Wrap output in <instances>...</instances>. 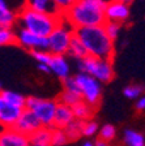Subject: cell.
I'll use <instances>...</instances> for the list:
<instances>
[{
  "mask_svg": "<svg viewBox=\"0 0 145 146\" xmlns=\"http://www.w3.org/2000/svg\"><path fill=\"white\" fill-rule=\"evenodd\" d=\"M106 5L107 0H77L63 17L72 25L73 29L102 26L106 22Z\"/></svg>",
  "mask_w": 145,
  "mask_h": 146,
  "instance_id": "6da1fadb",
  "label": "cell"
},
{
  "mask_svg": "<svg viewBox=\"0 0 145 146\" xmlns=\"http://www.w3.org/2000/svg\"><path fill=\"white\" fill-rule=\"evenodd\" d=\"M75 34L85 46L89 56L100 59H110L114 56V42L106 34L105 27L90 26L75 29Z\"/></svg>",
  "mask_w": 145,
  "mask_h": 146,
  "instance_id": "7a4b0ae2",
  "label": "cell"
},
{
  "mask_svg": "<svg viewBox=\"0 0 145 146\" xmlns=\"http://www.w3.org/2000/svg\"><path fill=\"white\" fill-rule=\"evenodd\" d=\"M61 17L63 16H52L35 12L24 5L21 11L17 13V24L20 25V27H24L37 35L47 38L59 25Z\"/></svg>",
  "mask_w": 145,
  "mask_h": 146,
  "instance_id": "3957f363",
  "label": "cell"
},
{
  "mask_svg": "<svg viewBox=\"0 0 145 146\" xmlns=\"http://www.w3.org/2000/svg\"><path fill=\"white\" fill-rule=\"evenodd\" d=\"M80 73H86L101 84H109L115 76L112 63L110 59H100L94 56H86L77 61Z\"/></svg>",
  "mask_w": 145,
  "mask_h": 146,
  "instance_id": "277c9868",
  "label": "cell"
},
{
  "mask_svg": "<svg viewBox=\"0 0 145 146\" xmlns=\"http://www.w3.org/2000/svg\"><path fill=\"white\" fill-rule=\"evenodd\" d=\"M73 35H75L73 26L64 17H61L59 25L47 36V51L51 55H67Z\"/></svg>",
  "mask_w": 145,
  "mask_h": 146,
  "instance_id": "5b68a950",
  "label": "cell"
},
{
  "mask_svg": "<svg viewBox=\"0 0 145 146\" xmlns=\"http://www.w3.org/2000/svg\"><path fill=\"white\" fill-rule=\"evenodd\" d=\"M25 108L31 111L37 119L39 120L42 127L52 128L54 125V117L57 108L56 99H47V98L38 97H27Z\"/></svg>",
  "mask_w": 145,
  "mask_h": 146,
  "instance_id": "8992f818",
  "label": "cell"
},
{
  "mask_svg": "<svg viewBox=\"0 0 145 146\" xmlns=\"http://www.w3.org/2000/svg\"><path fill=\"white\" fill-rule=\"evenodd\" d=\"M73 77H75L76 82H77L81 99L96 108L100 104L101 97H102L101 82H98L96 78H93L86 73H77Z\"/></svg>",
  "mask_w": 145,
  "mask_h": 146,
  "instance_id": "52a82bcc",
  "label": "cell"
},
{
  "mask_svg": "<svg viewBox=\"0 0 145 146\" xmlns=\"http://www.w3.org/2000/svg\"><path fill=\"white\" fill-rule=\"evenodd\" d=\"M16 33V44L21 46L22 48L27 50V51H47L48 43L47 38L37 34L31 33V31L26 30L24 27H18Z\"/></svg>",
  "mask_w": 145,
  "mask_h": 146,
  "instance_id": "ba28073f",
  "label": "cell"
},
{
  "mask_svg": "<svg viewBox=\"0 0 145 146\" xmlns=\"http://www.w3.org/2000/svg\"><path fill=\"white\" fill-rule=\"evenodd\" d=\"M24 110L11 104L0 95V128H13Z\"/></svg>",
  "mask_w": 145,
  "mask_h": 146,
  "instance_id": "9c48e42d",
  "label": "cell"
},
{
  "mask_svg": "<svg viewBox=\"0 0 145 146\" xmlns=\"http://www.w3.org/2000/svg\"><path fill=\"white\" fill-rule=\"evenodd\" d=\"M105 16L106 21L118 22V24L122 25L130 17V7H128V4L114 1V0H107Z\"/></svg>",
  "mask_w": 145,
  "mask_h": 146,
  "instance_id": "30bf717a",
  "label": "cell"
},
{
  "mask_svg": "<svg viewBox=\"0 0 145 146\" xmlns=\"http://www.w3.org/2000/svg\"><path fill=\"white\" fill-rule=\"evenodd\" d=\"M41 127H42V125H41L39 120L37 119V116L34 115L31 111L25 108L13 128H15L16 131L20 132V133L30 137L31 134H33L35 131H38Z\"/></svg>",
  "mask_w": 145,
  "mask_h": 146,
  "instance_id": "8fae6325",
  "label": "cell"
},
{
  "mask_svg": "<svg viewBox=\"0 0 145 146\" xmlns=\"http://www.w3.org/2000/svg\"><path fill=\"white\" fill-rule=\"evenodd\" d=\"M0 146H30V141L15 128H0Z\"/></svg>",
  "mask_w": 145,
  "mask_h": 146,
  "instance_id": "7c38bea8",
  "label": "cell"
},
{
  "mask_svg": "<svg viewBox=\"0 0 145 146\" xmlns=\"http://www.w3.org/2000/svg\"><path fill=\"white\" fill-rule=\"evenodd\" d=\"M48 67H50L52 74H55L61 81H64L71 76V67L65 55H52Z\"/></svg>",
  "mask_w": 145,
  "mask_h": 146,
  "instance_id": "4fadbf2b",
  "label": "cell"
},
{
  "mask_svg": "<svg viewBox=\"0 0 145 146\" xmlns=\"http://www.w3.org/2000/svg\"><path fill=\"white\" fill-rule=\"evenodd\" d=\"M75 115H73L72 107L64 106V104L57 103V108L55 112V117H54V125L52 128L56 129H65L69 124H72L75 121Z\"/></svg>",
  "mask_w": 145,
  "mask_h": 146,
  "instance_id": "5bb4252c",
  "label": "cell"
},
{
  "mask_svg": "<svg viewBox=\"0 0 145 146\" xmlns=\"http://www.w3.org/2000/svg\"><path fill=\"white\" fill-rule=\"evenodd\" d=\"M25 7L29 9H33L35 12L46 13L52 16H63L52 0H25Z\"/></svg>",
  "mask_w": 145,
  "mask_h": 146,
  "instance_id": "9a60e30c",
  "label": "cell"
},
{
  "mask_svg": "<svg viewBox=\"0 0 145 146\" xmlns=\"http://www.w3.org/2000/svg\"><path fill=\"white\" fill-rule=\"evenodd\" d=\"M51 134H52V128L41 127L38 131H35L30 137H29L30 145L51 146Z\"/></svg>",
  "mask_w": 145,
  "mask_h": 146,
  "instance_id": "2e32d148",
  "label": "cell"
},
{
  "mask_svg": "<svg viewBox=\"0 0 145 146\" xmlns=\"http://www.w3.org/2000/svg\"><path fill=\"white\" fill-rule=\"evenodd\" d=\"M73 115H75L76 120H80V121H86V120H90L92 116L94 113V107H92L90 104H88L84 100H80L79 103H76L72 107Z\"/></svg>",
  "mask_w": 145,
  "mask_h": 146,
  "instance_id": "e0dca14e",
  "label": "cell"
},
{
  "mask_svg": "<svg viewBox=\"0 0 145 146\" xmlns=\"http://www.w3.org/2000/svg\"><path fill=\"white\" fill-rule=\"evenodd\" d=\"M68 55H71L72 58L77 59V60H82L85 59L86 56H89L88 51L85 48V46L82 44V42L79 39V36L73 35L72 40H71V44H69V48H68Z\"/></svg>",
  "mask_w": 145,
  "mask_h": 146,
  "instance_id": "ac0fdd59",
  "label": "cell"
},
{
  "mask_svg": "<svg viewBox=\"0 0 145 146\" xmlns=\"http://www.w3.org/2000/svg\"><path fill=\"white\" fill-rule=\"evenodd\" d=\"M123 143L126 146H145V137L137 131L126 129L123 133Z\"/></svg>",
  "mask_w": 145,
  "mask_h": 146,
  "instance_id": "d6986e66",
  "label": "cell"
},
{
  "mask_svg": "<svg viewBox=\"0 0 145 146\" xmlns=\"http://www.w3.org/2000/svg\"><path fill=\"white\" fill-rule=\"evenodd\" d=\"M17 24V13L11 8H0V27L13 29Z\"/></svg>",
  "mask_w": 145,
  "mask_h": 146,
  "instance_id": "ffe728a7",
  "label": "cell"
},
{
  "mask_svg": "<svg viewBox=\"0 0 145 146\" xmlns=\"http://www.w3.org/2000/svg\"><path fill=\"white\" fill-rule=\"evenodd\" d=\"M1 97L9 102L11 104L18 107V108H25V104H26V97L21 94V93H17V91H12V90H3L1 91Z\"/></svg>",
  "mask_w": 145,
  "mask_h": 146,
  "instance_id": "44dd1931",
  "label": "cell"
},
{
  "mask_svg": "<svg viewBox=\"0 0 145 146\" xmlns=\"http://www.w3.org/2000/svg\"><path fill=\"white\" fill-rule=\"evenodd\" d=\"M57 103L64 104V106L68 107H73L76 103H79L81 99V95L77 94V93H73V91H68V90H63L57 98Z\"/></svg>",
  "mask_w": 145,
  "mask_h": 146,
  "instance_id": "7402d4cb",
  "label": "cell"
},
{
  "mask_svg": "<svg viewBox=\"0 0 145 146\" xmlns=\"http://www.w3.org/2000/svg\"><path fill=\"white\" fill-rule=\"evenodd\" d=\"M82 128H84V121H80V120H75L72 124L68 125L64 129L68 141H76L80 137H82Z\"/></svg>",
  "mask_w": 145,
  "mask_h": 146,
  "instance_id": "603a6c76",
  "label": "cell"
},
{
  "mask_svg": "<svg viewBox=\"0 0 145 146\" xmlns=\"http://www.w3.org/2000/svg\"><path fill=\"white\" fill-rule=\"evenodd\" d=\"M116 136V128L111 124H105L100 128V132H98V138L103 140L106 142H110L112 141Z\"/></svg>",
  "mask_w": 145,
  "mask_h": 146,
  "instance_id": "cb8c5ba5",
  "label": "cell"
},
{
  "mask_svg": "<svg viewBox=\"0 0 145 146\" xmlns=\"http://www.w3.org/2000/svg\"><path fill=\"white\" fill-rule=\"evenodd\" d=\"M16 43V33L13 29H7V27H0V47L9 46Z\"/></svg>",
  "mask_w": 145,
  "mask_h": 146,
  "instance_id": "d4e9b609",
  "label": "cell"
},
{
  "mask_svg": "<svg viewBox=\"0 0 145 146\" xmlns=\"http://www.w3.org/2000/svg\"><path fill=\"white\" fill-rule=\"evenodd\" d=\"M68 137H67L64 129H56L52 128V134H51V146H64L67 145Z\"/></svg>",
  "mask_w": 145,
  "mask_h": 146,
  "instance_id": "484cf974",
  "label": "cell"
},
{
  "mask_svg": "<svg viewBox=\"0 0 145 146\" xmlns=\"http://www.w3.org/2000/svg\"><path fill=\"white\" fill-rule=\"evenodd\" d=\"M103 27H105V31L106 34L109 35V38L114 42L116 38H118L119 33H120V29H122V25L118 24V22H112V21H106L105 25H103Z\"/></svg>",
  "mask_w": 145,
  "mask_h": 146,
  "instance_id": "4316f807",
  "label": "cell"
},
{
  "mask_svg": "<svg viewBox=\"0 0 145 146\" xmlns=\"http://www.w3.org/2000/svg\"><path fill=\"white\" fill-rule=\"evenodd\" d=\"M100 132V125L96 120L90 119V120H86L84 121V128H82V136L85 137H93L96 134H98Z\"/></svg>",
  "mask_w": 145,
  "mask_h": 146,
  "instance_id": "83f0119b",
  "label": "cell"
},
{
  "mask_svg": "<svg viewBox=\"0 0 145 146\" xmlns=\"http://www.w3.org/2000/svg\"><path fill=\"white\" fill-rule=\"evenodd\" d=\"M142 93H144V88L140 85H128L123 89L124 97L130 98V99H137L141 97Z\"/></svg>",
  "mask_w": 145,
  "mask_h": 146,
  "instance_id": "f1b7e54d",
  "label": "cell"
},
{
  "mask_svg": "<svg viewBox=\"0 0 145 146\" xmlns=\"http://www.w3.org/2000/svg\"><path fill=\"white\" fill-rule=\"evenodd\" d=\"M30 54L38 64H47V65L50 64V60H51L52 56L48 51H33Z\"/></svg>",
  "mask_w": 145,
  "mask_h": 146,
  "instance_id": "f546056e",
  "label": "cell"
},
{
  "mask_svg": "<svg viewBox=\"0 0 145 146\" xmlns=\"http://www.w3.org/2000/svg\"><path fill=\"white\" fill-rule=\"evenodd\" d=\"M52 1H54V4L56 5V8L59 9V12H60L61 15H64V13H67L75 5L77 0H52Z\"/></svg>",
  "mask_w": 145,
  "mask_h": 146,
  "instance_id": "4dcf8cb0",
  "label": "cell"
},
{
  "mask_svg": "<svg viewBox=\"0 0 145 146\" xmlns=\"http://www.w3.org/2000/svg\"><path fill=\"white\" fill-rule=\"evenodd\" d=\"M63 90H68V91H73V93H77L80 94L79 86H77V82H76L75 77L69 76L68 78H65L63 81Z\"/></svg>",
  "mask_w": 145,
  "mask_h": 146,
  "instance_id": "1f68e13d",
  "label": "cell"
},
{
  "mask_svg": "<svg viewBox=\"0 0 145 146\" xmlns=\"http://www.w3.org/2000/svg\"><path fill=\"white\" fill-rule=\"evenodd\" d=\"M137 111H144L145 110V97H140L136 99V103H135Z\"/></svg>",
  "mask_w": 145,
  "mask_h": 146,
  "instance_id": "d6a6232c",
  "label": "cell"
},
{
  "mask_svg": "<svg viewBox=\"0 0 145 146\" xmlns=\"http://www.w3.org/2000/svg\"><path fill=\"white\" fill-rule=\"evenodd\" d=\"M38 69H39L41 72H43V73H51L50 67H48L47 64H38Z\"/></svg>",
  "mask_w": 145,
  "mask_h": 146,
  "instance_id": "836d02e7",
  "label": "cell"
},
{
  "mask_svg": "<svg viewBox=\"0 0 145 146\" xmlns=\"http://www.w3.org/2000/svg\"><path fill=\"white\" fill-rule=\"evenodd\" d=\"M94 145H96V146H109V142H106V141L100 140V138H98V140L94 142Z\"/></svg>",
  "mask_w": 145,
  "mask_h": 146,
  "instance_id": "e575fe53",
  "label": "cell"
},
{
  "mask_svg": "<svg viewBox=\"0 0 145 146\" xmlns=\"http://www.w3.org/2000/svg\"><path fill=\"white\" fill-rule=\"evenodd\" d=\"M0 8H9L5 0H0Z\"/></svg>",
  "mask_w": 145,
  "mask_h": 146,
  "instance_id": "d590c367",
  "label": "cell"
},
{
  "mask_svg": "<svg viewBox=\"0 0 145 146\" xmlns=\"http://www.w3.org/2000/svg\"><path fill=\"white\" fill-rule=\"evenodd\" d=\"M82 146H96V145H94V142H92V141H86V142L82 143Z\"/></svg>",
  "mask_w": 145,
  "mask_h": 146,
  "instance_id": "8d00e7d4",
  "label": "cell"
},
{
  "mask_svg": "<svg viewBox=\"0 0 145 146\" xmlns=\"http://www.w3.org/2000/svg\"><path fill=\"white\" fill-rule=\"evenodd\" d=\"M114 1H119V3H124V4H130L132 0H114Z\"/></svg>",
  "mask_w": 145,
  "mask_h": 146,
  "instance_id": "74e56055",
  "label": "cell"
},
{
  "mask_svg": "<svg viewBox=\"0 0 145 146\" xmlns=\"http://www.w3.org/2000/svg\"><path fill=\"white\" fill-rule=\"evenodd\" d=\"M1 91H3V86H1V84H0V94H1Z\"/></svg>",
  "mask_w": 145,
  "mask_h": 146,
  "instance_id": "f35d334b",
  "label": "cell"
},
{
  "mask_svg": "<svg viewBox=\"0 0 145 146\" xmlns=\"http://www.w3.org/2000/svg\"><path fill=\"white\" fill-rule=\"evenodd\" d=\"M30 146H35V145H30Z\"/></svg>",
  "mask_w": 145,
  "mask_h": 146,
  "instance_id": "ab89813d",
  "label": "cell"
}]
</instances>
